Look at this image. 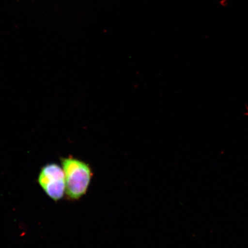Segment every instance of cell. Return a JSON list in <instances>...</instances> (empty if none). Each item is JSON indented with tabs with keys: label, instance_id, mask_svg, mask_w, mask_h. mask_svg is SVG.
Here are the masks:
<instances>
[{
	"label": "cell",
	"instance_id": "6da1fadb",
	"mask_svg": "<svg viewBox=\"0 0 248 248\" xmlns=\"http://www.w3.org/2000/svg\"><path fill=\"white\" fill-rule=\"evenodd\" d=\"M64 173L67 199L78 201L88 193L91 186L93 170L90 164L73 156L61 158Z\"/></svg>",
	"mask_w": 248,
	"mask_h": 248
},
{
	"label": "cell",
	"instance_id": "7a4b0ae2",
	"mask_svg": "<svg viewBox=\"0 0 248 248\" xmlns=\"http://www.w3.org/2000/svg\"><path fill=\"white\" fill-rule=\"evenodd\" d=\"M38 182L51 200L57 202L63 198L66 191L64 173L62 167L58 164L49 163L43 166Z\"/></svg>",
	"mask_w": 248,
	"mask_h": 248
}]
</instances>
